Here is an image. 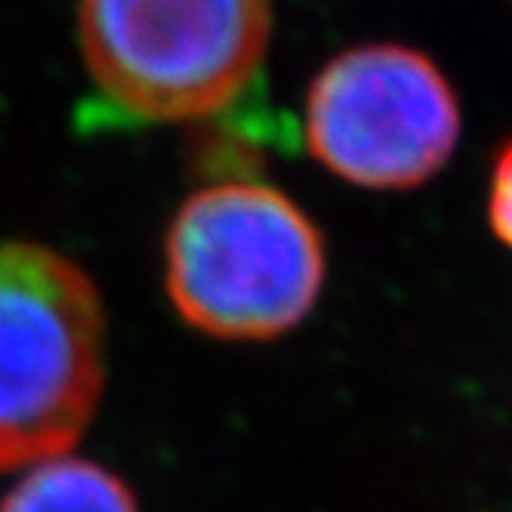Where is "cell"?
Returning a JSON list of instances; mask_svg holds the SVG:
<instances>
[{
    "label": "cell",
    "instance_id": "5b68a950",
    "mask_svg": "<svg viewBox=\"0 0 512 512\" xmlns=\"http://www.w3.org/2000/svg\"><path fill=\"white\" fill-rule=\"evenodd\" d=\"M0 512H139L130 485L96 460L53 457L28 466Z\"/></svg>",
    "mask_w": 512,
    "mask_h": 512
},
{
    "label": "cell",
    "instance_id": "277c9868",
    "mask_svg": "<svg viewBox=\"0 0 512 512\" xmlns=\"http://www.w3.org/2000/svg\"><path fill=\"white\" fill-rule=\"evenodd\" d=\"M460 108L432 59L368 44L327 62L306 96V145L361 189H414L448 164Z\"/></svg>",
    "mask_w": 512,
    "mask_h": 512
},
{
    "label": "cell",
    "instance_id": "7a4b0ae2",
    "mask_svg": "<svg viewBox=\"0 0 512 512\" xmlns=\"http://www.w3.org/2000/svg\"><path fill=\"white\" fill-rule=\"evenodd\" d=\"M105 389V306L90 272L34 241L0 244V472L68 454Z\"/></svg>",
    "mask_w": 512,
    "mask_h": 512
},
{
    "label": "cell",
    "instance_id": "6da1fadb",
    "mask_svg": "<svg viewBox=\"0 0 512 512\" xmlns=\"http://www.w3.org/2000/svg\"><path fill=\"white\" fill-rule=\"evenodd\" d=\"M327 275L315 219L263 179L229 176L182 201L164 238L176 315L229 343H266L315 309Z\"/></svg>",
    "mask_w": 512,
    "mask_h": 512
},
{
    "label": "cell",
    "instance_id": "3957f363",
    "mask_svg": "<svg viewBox=\"0 0 512 512\" xmlns=\"http://www.w3.org/2000/svg\"><path fill=\"white\" fill-rule=\"evenodd\" d=\"M78 41L93 87L121 115L204 121L260 75L272 0H78Z\"/></svg>",
    "mask_w": 512,
    "mask_h": 512
},
{
    "label": "cell",
    "instance_id": "8992f818",
    "mask_svg": "<svg viewBox=\"0 0 512 512\" xmlns=\"http://www.w3.org/2000/svg\"><path fill=\"white\" fill-rule=\"evenodd\" d=\"M491 226L503 244L512 247V145L500 155L491 189Z\"/></svg>",
    "mask_w": 512,
    "mask_h": 512
}]
</instances>
